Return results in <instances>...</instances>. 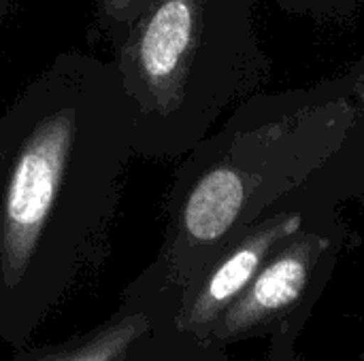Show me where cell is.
Wrapping results in <instances>:
<instances>
[{
    "mask_svg": "<svg viewBox=\"0 0 364 361\" xmlns=\"http://www.w3.org/2000/svg\"><path fill=\"white\" fill-rule=\"evenodd\" d=\"M132 157L113 60L58 53L0 115V287L64 279L105 238Z\"/></svg>",
    "mask_w": 364,
    "mask_h": 361,
    "instance_id": "cell-1",
    "label": "cell"
},
{
    "mask_svg": "<svg viewBox=\"0 0 364 361\" xmlns=\"http://www.w3.org/2000/svg\"><path fill=\"white\" fill-rule=\"evenodd\" d=\"M220 0H149L113 49L136 157L181 155L203 132L215 98Z\"/></svg>",
    "mask_w": 364,
    "mask_h": 361,
    "instance_id": "cell-2",
    "label": "cell"
},
{
    "mask_svg": "<svg viewBox=\"0 0 364 361\" xmlns=\"http://www.w3.org/2000/svg\"><path fill=\"white\" fill-rule=\"evenodd\" d=\"M331 238L294 234L262 264L252 283L222 313L205 338L222 349L247 338H269L267 361H303L296 343L320 296V272Z\"/></svg>",
    "mask_w": 364,
    "mask_h": 361,
    "instance_id": "cell-3",
    "label": "cell"
},
{
    "mask_svg": "<svg viewBox=\"0 0 364 361\" xmlns=\"http://www.w3.org/2000/svg\"><path fill=\"white\" fill-rule=\"evenodd\" d=\"M299 215H284L264 226L230 238L188 283L181 311L186 332L205 343L222 313L252 283L269 255L290 236L301 232Z\"/></svg>",
    "mask_w": 364,
    "mask_h": 361,
    "instance_id": "cell-4",
    "label": "cell"
},
{
    "mask_svg": "<svg viewBox=\"0 0 364 361\" xmlns=\"http://www.w3.org/2000/svg\"><path fill=\"white\" fill-rule=\"evenodd\" d=\"M149 0H96V23L100 34L119 47Z\"/></svg>",
    "mask_w": 364,
    "mask_h": 361,
    "instance_id": "cell-5",
    "label": "cell"
},
{
    "mask_svg": "<svg viewBox=\"0 0 364 361\" xmlns=\"http://www.w3.org/2000/svg\"><path fill=\"white\" fill-rule=\"evenodd\" d=\"M115 343H105V345H96L94 349L85 351L83 355H77L70 361H107L115 353Z\"/></svg>",
    "mask_w": 364,
    "mask_h": 361,
    "instance_id": "cell-6",
    "label": "cell"
},
{
    "mask_svg": "<svg viewBox=\"0 0 364 361\" xmlns=\"http://www.w3.org/2000/svg\"><path fill=\"white\" fill-rule=\"evenodd\" d=\"M13 2H15V0H0V26H2V21L9 17V13H11V9H13Z\"/></svg>",
    "mask_w": 364,
    "mask_h": 361,
    "instance_id": "cell-7",
    "label": "cell"
},
{
    "mask_svg": "<svg viewBox=\"0 0 364 361\" xmlns=\"http://www.w3.org/2000/svg\"><path fill=\"white\" fill-rule=\"evenodd\" d=\"M354 361H364V349H363V353H360V355H358Z\"/></svg>",
    "mask_w": 364,
    "mask_h": 361,
    "instance_id": "cell-8",
    "label": "cell"
}]
</instances>
